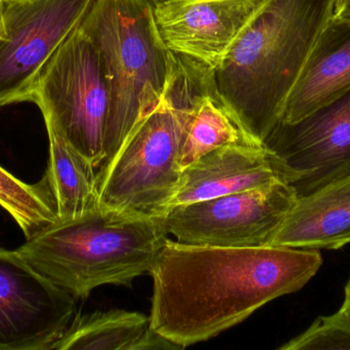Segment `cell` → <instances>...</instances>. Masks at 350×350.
<instances>
[{
  "label": "cell",
  "instance_id": "cb8c5ba5",
  "mask_svg": "<svg viewBox=\"0 0 350 350\" xmlns=\"http://www.w3.org/2000/svg\"><path fill=\"white\" fill-rule=\"evenodd\" d=\"M2 1H3V2H8V1H10V0H2Z\"/></svg>",
  "mask_w": 350,
  "mask_h": 350
},
{
  "label": "cell",
  "instance_id": "3957f363",
  "mask_svg": "<svg viewBox=\"0 0 350 350\" xmlns=\"http://www.w3.org/2000/svg\"><path fill=\"white\" fill-rule=\"evenodd\" d=\"M213 92V70L176 53L159 104L98 166L100 207L146 217L165 215L183 174L179 158L189 125L202 101Z\"/></svg>",
  "mask_w": 350,
  "mask_h": 350
},
{
  "label": "cell",
  "instance_id": "9c48e42d",
  "mask_svg": "<svg viewBox=\"0 0 350 350\" xmlns=\"http://www.w3.org/2000/svg\"><path fill=\"white\" fill-rule=\"evenodd\" d=\"M76 298L0 248V350H51L77 314Z\"/></svg>",
  "mask_w": 350,
  "mask_h": 350
},
{
  "label": "cell",
  "instance_id": "2e32d148",
  "mask_svg": "<svg viewBox=\"0 0 350 350\" xmlns=\"http://www.w3.org/2000/svg\"><path fill=\"white\" fill-rule=\"evenodd\" d=\"M45 125L49 160L44 175L55 199L57 221L77 219L100 205L96 168L53 125Z\"/></svg>",
  "mask_w": 350,
  "mask_h": 350
},
{
  "label": "cell",
  "instance_id": "52a82bcc",
  "mask_svg": "<svg viewBox=\"0 0 350 350\" xmlns=\"http://www.w3.org/2000/svg\"><path fill=\"white\" fill-rule=\"evenodd\" d=\"M298 195L286 182L172 208L161 221L177 242L219 248L271 246Z\"/></svg>",
  "mask_w": 350,
  "mask_h": 350
},
{
  "label": "cell",
  "instance_id": "603a6c76",
  "mask_svg": "<svg viewBox=\"0 0 350 350\" xmlns=\"http://www.w3.org/2000/svg\"><path fill=\"white\" fill-rule=\"evenodd\" d=\"M3 5L4 2L2 0H0V21H1L2 18V12H3Z\"/></svg>",
  "mask_w": 350,
  "mask_h": 350
},
{
  "label": "cell",
  "instance_id": "d6986e66",
  "mask_svg": "<svg viewBox=\"0 0 350 350\" xmlns=\"http://www.w3.org/2000/svg\"><path fill=\"white\" fill-rule=\"evenodd\" d=\"M280 350H350V318L340 308L336 314L320 316L312 326Z\"/></svg>",
  "mask_w": 350,
  "mask_h": 350
},
{
  "label": "cell",
  "instance_id": "e0dca14e",
  "mask_svg": "<svg viewBox=\"0 0 350 350\" xmlns=\"http://www.w3.org/2000/svg\"><path fill=\"white\" fill-rule=\"evenodd\" d=\"M232 145H263L239 125L217 92L205 97L189 125L181 149V170L218 148Z\"/></svg>",
  "mask_w": 350,
  "mask_h": 350
},
{
  "label": "cell",
  "instance_id": "8992f818",
  "mask_svg": "<svg viewBox=\"0 0 350 350\" xmlns=\"http://www.w3.org/2000/svg\"><path fill=\"white\" fill-rule=\"evenodd\" d=\"M31 102L96 168L102 164L110 94L98 49L79 26L41 72Z\"/></svg>",
  "mask_w": 350,
  "mask_h": 350
},
{
  "label": "cell",
  "instance_id": "7c38bea8",
  "mask_svg": "<svg viewBox=\"0 0 350 350\" xmlns=\"http://www.w3.org/2000/svg\"><path fill=\"white\" fill-rule=\"evenodd\" d=\"M280 181L288 183L285 171L265 144L218 148L183 171L167 212L177 205L253 190Z\"/></svg>",
  "mask_w": 350,
  "mask_h": 350
},
{
  "label": "cell",
  "instance_id": "ba28073f",
  "mask_svg": "<svg viewBox=\"0 0 350 350\" xmlns=\"http://www.w3.org/2000/svg\"><path fill=\"white\" fill-rule=\"evenodd\" d=\"M94 0H10L0 21V106L31 102L41 72Z\"/></svg>",
  "mask_w": 350,
  "mask_h": 350
},
{
  "label": "cell",
  "instance_id": "5b68a950",
  "mask_svg": "<svg viewBox=\"0 0 350 350\" xmlns=\"http://www.w3.org/2000/svg\"><path fill=\"white\" fill-rule=\"evenodd\" d=\"M79 28L98 49L108 84L106 162L159 104L176 53L164 42L150 0H94Z\"/></svg>",
  "mask_w": 350,
  "mask_h": 350
},
{
  "label": "cell",
  "instance_id": "ffe728a7",
  "mask_svg": "<svg viewBox=\"0 0 350 350\" xmlns=\"http://www.w3.org/2000/svg\"><path fill=\"white\" fill-rule=\"evenodd\" d=\"M335 16L350 18V0H338Z\"/></svg>",
  "mask_w": 350,
  "mask_h": 350
},
{
  "label": "cell",
  "instance_id": "44dd1931",
  "mask_svg": "<svg viewBox=\"0 0 350 350\" xmlns=\"http://www.w3.org/2000/svg\"><path fill=\"white\" fill-rule=\"evenodd\" d=\"M341 308L349 314L350 318V279L349 281L347 282V287H345V301H343Z\"/></svg>",
  "mask_w": 350,
  "mask_h": 350
},
{
  "label": "cell",
  "instance_id": "7402d4cb",
  "mask_svg": "<svg viewBox=\"0 0 350 350\" xmlns=\"http://www.w3.org/2000/svg\"><path fill=\"white\" fill-rule=\"evenodd\" d=\"M154 6L159 5V4L166 3V2L175 1V0H150Z\"/></svg>",
  "mask_w": 350,
  "mask_h": 350
},
{
  "label": "cell",
  "instance_id": "ac0fdd59",
  "mask_svg": "<svg viewBox=\"0 0 350 350\" xmlns=\"http://www.w3.org/2000/svg\"><path fill=\"white\" fill-rule=\"evenodd\" d=\"M0 205L12 215L26 240L57 222L55 199L46 177L27 184L0 166Z\"/></svg>",
  "mask_w": 350,
  "mask_h": 350
},
{
  "label": "cell",
  "instance_id": "8fae6325",
  "mask_svg": "<svg viewBox=\"0 0 350 350\" xmlns=\"http://www.w3.org/2000/svg\"><path fill=\"white\" fill-rule=\"evenodd\" d=\"M263 0H175L154 6L168 49L217 69Z\"/></svg>",
  "mask_w": 350,
  "mask_h": 350
},
{
  "label": "cell",
  "instance_id": "30bf717a",
  "mask_svg": "<svg viewBox=\"0 0 350 350\" xmlns=\"http://www.w3.org/2000/svg\"><path fill=\"white\" fill-rule=\"evenodd\" d=\"M265 145L298 197L350 173V92L294 123L280 121Z\"/></svg>",
  "mask_w": 350,
  "mask_h": 350
},
{
  "label": "cell",
  "instance_id": "9a60e30c",
  "mask_svg": "<svg viewBox=\"0 0 350 350\" xmlns=\"http://www.w3.org/2000/svg\"><path fill=\"white\" fill-rule=\"evenodd\" d=\"M57 350L183 349L153 330L150 318L127 310H113L76 314L65 334L53 345Z\"/></svg>",
  "mask_w": 350,
  "mask_h": 350
},
{
  "label": "cell",
  "instance_id": "277c9868",
  "mask_svg": "<svg viewBox=\"0 0 350 350\" xmlns=\"http://www.w3.org/2000/svg\"><path fill=\"white\" fill-rule=\"evenodd\" d=\"M167 236L161 218L98 205L77 219L47 226L16 251L37 273L83 299L100 286L131 288L151 271Z\"/></svg>",
  "mask_w": 350,
  "mask_h": 350
},
{
  "label": "cell",
  "instance_id": "4fadbf2b",
  "mask_svg": "<svg viewBox=\"0 0 350 350\" xmlns=\"http://www.w3.org/2000/svg\"><path fill=\"white\" fill-rule=\"evenodd\" d=\"M350 92V18L333 16L288 97L282 123H294Z\"/></svg>",
  "mask_w": 350,
  "mask_h": 350
},
{
  "label": "cell",
  "instance_id": "7a4b0ae2",
  "mask_svg": "<svg viewBox=\"0 0 350 350\" xmlns=\"http://www.w3.org/2000/svg\"><path fill=\"white\" fill-rule=\"evenodd\" d=\"M338 0H263L213 71L239 125L265 144Z\"/></svg>",
  "mask_w": 350,
  "mask_h": 350
},
{
  "label": "cell",
  "instance_id": "5bb4252c",
  "mask_svg": "<svg viewBox=\"0 0 350 350\" xmlns=\"http://www.w3.org/2000/svg\"><path fill=\"white\" fill-rule=\"evenodd\" d=\"M350 244V173L298 197L271 246L337 250Z\"/></svg>",
  "mask_w": 350,
  "mask_h": 350
},
{
  "label": "cell",
  "instance_id": "6da1fadb",
  "mask_svg": "<svg viewBox=\"0 0 350 350\" xmlns=\"http://www.w3.org/2000/svg\"><path fill=\"white\" fill-rule=\"evenodd\" d=\"M322 264L316 249L219 248L167 238L149 271L152 329L183 349L209 340L301 290Z\"/></svg>",
  "mask_w": 350,
  "mask_h": 350
}]
</instances>
